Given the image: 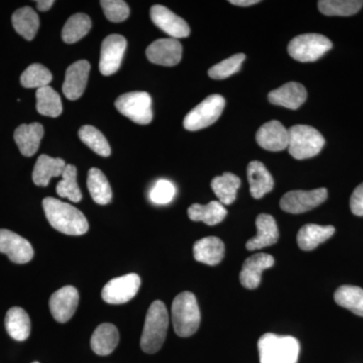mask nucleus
<instances>
[{"mask_svg":"<svg viewBox=\"0 0 363 363\" xmlns=\"http://www.w3.org/2000/svg\"><path fill=\"white\" fill-rule=\"evenodd\" d=\"M33 363H40V362H33Z\"/></svg>","mask_w":363,"mask_h":363,"instance_id":"45","label":"nucleus"},{"mask_svg":"<svg viewBox=\"0 0 363 363\" xmlns=\"http://www.w3.org/2000/svg\"><path fill=\"white\" fill-rule=\"evenodd\" d=\"M231 4L238 6H250L259 4V0H230Z\"/></svg>","mask_w":363,"mask_h":363,"instance_id":"44","label":"nucleus"},{"mask_svg":"<svg viewBox=\"0 0 363 363\" xmlns=\"http://www.w3.org/2000/svg\"><path fill=\"white\" fill-rule=\"evenodd\" d=\"M140 286L138 274H128L112 279L102 290V298L108 304L119 305L130 302L135 298Z\"/></svg>","mask_w":363,"mask_h":363,"instance_id":"10","label":"nucleus"},{"mask_svg":"<svg viewBox=\"0 0 363 363\" xmlns=\"http://www.w3.org/2000/svg\"><path fill=\"white\" fill-rule=\"evenodd\" d=\"M150 18L152 23L161 28L162 32L168 33L172 39L187 38L190 35V26L185 20L169 11L166 6H154L150 9Z\"/></svg>","mask_w":363,"mask_h":363,"instance_id":"14","label":"nucleus"},{"mask_svg":"<svg viewBox=\"0 0 363 363\" xmlns=\"http://www.w3.org/2000/svg\"><path fill=\"white\" fill-rule=\"evenodd\" d=\"M193 253L197 262L208 266H217L224 259L225 245L220 238L209 236L196 241Z\"/></svg>","mask_w":363,"mask_h":363,"instance_id":"22","label":"nucleus"},{"mask_svg":"<svg viewBox=\"0 0 363 363\" xmlns=\"http://www.w3.org/2000/svg\"><path fill=\"white\" fill-rule=\"evenodd\" d=\"M260 363H297L300 343L292 336L266 333L257 342Z\"/></svg>","mask_w":363,"mask_h":363,"instance_id":"3","label":"nucleus"},{"mask_svg":"<svg viewBox=\"0 0 363 363\" xmlns=\"http://www.w3.org/2000/svg\"><path fill=\"white\" fill-rule=\"evenodd\" d=\"M327 189L320 188L311 191L294 190L281 197L279 206L291 214H301L310 211L326 201Z\"/></svg>","mask_w":363,"mask_h":363,"instance_id":"9","label":"nucleus"},{"mask_svg":"<svg viewBox=\"0 0 363 363\" xmlns=\"http://www.w3.org/2000/svg\"><path fill=\"white\" fill-rule=\"evenodd\" d=\"M274 264V259L267 253H257L245 260L240 274L241 285L248 290H253L259 286L264 271Z\"/></svg>","mask_w":363,"mask_h":363,"instance_id":"16","label":"nucleus"},{"mask_svg":"<svg viewBox=\"0 0 363 363\" xmlns=\"http://www.w3.org/2000/svg\"><path fill=\"white\" fill-rule=\"evenodd\" d=\"M79 305L77 289L72 286H63L50 298V310L54 319L60 323H66L75 314Z\"/></svg>","mask_w":363,"mask_h":363,"instance_id":"13","label":"nucleus"},{"mask_svg":"<svg viewBox=\"0 0 363 363\" xmlns=\"http://www.w3.org/2000/svg\"><path fill=\"white\" fill-rule=\"evenodd\" d=\"M91 20L87 14L76 13L72 16L62 30V39L66 44H74L83 39L89 33Z\"/></svg>","mask_w":363,"mask_h":363,"instance_id":"33","label":"nucleus"},{"mask_svg":"<svg viewBox=\"0 0 363 363\" xmlns=\"http://www.w3.org/2000/svg\"><path fill=\"white\" fill-rule=\"evenodd\" d=\"M188 215L191 220L202 221L207 225L213 226L224 220L227 210L220 202L211 201L207 205H191L188 209Z\"/></svg>","mask_w":363,"mask_h":363,"instance_id":"27","label":"nucleus"},{"mask_svg":"<svg viewBox=\"0 0 363 363\" xmlns=\"http://www.w3.org/2000/svg\"><path fill=\"white\" fill-rule=\"evenodd\" d=\"M37 111L40 114L49 117H58L63 111L61 97L50 86L37 90Z\"/></svg>","mask_w":363,"mask_h":363,"instance_id":"34","label":"nucleus"},{"mask_svg":"<svg viewBox=\"0 0 363 363\" xmlns=\"http://www.w3.org/2000/svg\"><path fill=\"white\" fill-rule=\"evenodd\" d=\"M79 138L90 147L93 152L101 157H109L111 154V145L101 131L92 125H84L79 130Z\"/></svg>","mask_w":363,"mask_h":363,"instance_id":"37","label":"nucleus"},{"mask_svg":"<svg viewBox=\"0 0 363 363\" xmlns=\"http://www.w3.org/2000/svg\"><path fill=\"white\" fill-rule=\"evenodd\" d=\"M54 4V0H40L37 1V7L40 11H48Z\"/></svg>","mask_w":363,"mask_h":363,"instance_id":"43","label":"nucleus"},{"mask_svg":"<svg viewBox=\"0 0 363 363\" xmlns=\"http://www.w3.org/2000/svg\"><path fill=\"white\" fill-rule=\"evenodd\" d=\"M363 6L362 0H320L318 9L328 16H350Z\"/></svg>","mask_w":363,"mask_h":363,"instance_id":"35","label":"nucleus"},{"mask_svg":"<svg viewBox=\"0 0 363 363\" xmlns=\"http://www.w3.org/2000/svg\"><path fill=\"white\" fill-rule=\"evenodd\" d=\"M89 72L90 64L86 60L75 62L67 69L63 92L69 100L74 101L82 96L87 86Z\"/></svg>","mask_w":363,"mask_h":363,"instance_id":"17","label":"nucleus"},{"mask_svg":"<svg viewBox=\"0 0 363 363\" xmlns=\"http://www.w3.org/2000/svg\"><path fill=\"white\" fill-rule=\"evenodd\" d=\"M119 342V332L111 323L99 325L91 337V348L98 355H108L113 352Z\"/></svg>","mask_w":363,"mask_h":363,"instance_id":"25","label":"nucleus"},{"mask_svg":"<svg viewBox=\"0 0 363 363\" xmlns=\"http://www.w3.org/2000/svg\"><path fill=\"white\" fill-rule=\"evenodd\" d=\"M257 143L269 152H281L288 149L289 130L278 121H269L257 130Z\"/></svg>","mask_w":363,"mask_h":363,"instance_id":"18","label":"nucleus"},{"mask_svg":"<svg viewBox=\"0 0 363 363\" xmlns=\"http://www.w3.org/2000/svg\"><path fill=\"white\" fill-rule=\"evenodd\" d=\"M6 328L14 340L25 341L30 334V316L20 307L11 308L6 313Z\"/></svg>","mask_w":363,"mask_h":363,"instance_id":"29","label":"nucleus"},{"mask_svg":"<svg viewBox=\"0 0 363 363\" xmlns=\"http://www.w3.org/2000/svg\"><path fill=\"white\" fill-rule=\"evenodd\" d=\"M225 104V99L221 95H210L185 116L184 128L187 130L196 131L212 125L218 121Z\"/></svg>","mask_w":363,"mask_h":363,"instance_id":"7","label":"nucleus"},{"mask_svg":"<svg viewBox=\"0 0 363 363\" xmlns=\"http://www.w3.org/2000/svg\"><path fill=\"white\" fill-rule=\"evenodd\" d=\"M181 43L176 39H161L155 40L147 47V57L152 63L157 65L172 67L178 65L182 59Z\"/></svg>","mask_w":363,"mask_h":363,"instance_id":"15","label":"nucleus"},{"mask_svg":"<svg viewBox=\"0 0 363 363\" xmlns=\"http://www.w3.org/2000/svg\"><path fill=\"white\" fill-rule=\"evenodd\" d=\"M176 195V188L168 180H159L150 192V201L157 205L169 204Z\"/></svg>","mask_w":363,"mask_h":363,"instance_id":"41","label":"nucleus"},{"mask_svg":"<svg viewBox=\"0 0 363 363\" xmlns=\"http://www.w3.org/2000/svg\"><path fill=\"white\" fill-rule=\"evenodd\" d=\"M117 111L128 117L133 123L147 125L152 121V97L147 92L125 93L117 98L116 101Z\"/></svg>","mask_w":363,"mask_h":363,"instance_id":"8","label":"nucleus"},{"mask_svg":"<svg viewBox=\"0 0 363 363\" xmlns=\"http://www.w3.org/2000/svg\"><path fill=\"white\" fill-rule=\"evenodd\" d=\"M334 300L340 307L363 317V290L357 286H341L334 294Z\"/></svg>","mask_w":363,"mask_h":363,"instance_id":"32","label":"nucleus"},{"mask_svg":"<svg viewBox=\"0 0 363 363\" xmlns=\"http://www.w3.org/2000/svg\"><path fill=\"white\" fill-rule=\"evenodd\" d=\"M307 96L304 86L297 82H289L269 92V100L272 104L296 111L304 104Z\"/></svg>","mask_w":363,"mask_h":363,"instance_id":"19","label":"nucleus"},{"mask_svg":"<svg viewBox=\"0 0 363 363\" xmlns=\"http://www.w3.org/2000/svg\"><path fill=\"white\" fill-rule=\"evenodd\" d=\"M174 330L180 337H190L197 332L201 322L199 306L194 294H179L172 305Z\"/></svg>","mask_w":363,"mask_h":363,"instance_id":"4","label":"nucleus"},{"mask_svg":"<svg viewBox=\"0 0 363 363\" xmlns=\"http://www.w3.org/2000/svg\"><path fill=\"white\" fill-rule=\"evenodd\" d=\"M169 313L162 301L150 306L140 338V346L145 353L154 354L161 350L169 328Z\"/></svg>","mask_w":363,"mask_h":363,"instance_id":"2","label":"nucleus"},{"mask_svg":"<svg viewBox=\"0 0 363 363\" xmlns=\"http://www.w3.org/2000/svg\"><path fill=\"white\" fill-rule=\"evenodd\" d=\"M247 180L250 194L255 199H260L271 192L274 186V178L266 166L259 161H252L247 166Z\"/></svg>","mask_w":363,"mask_h":363,"instance_id":"23","label":"nucleus"},{"mask_svg":"<svg viewBox=\"0 0 363 363\" xmlns=\"http://www.w3.org/2000/svg\"><path fill=\"white\" fill-rule=\"evenodd\" d=\"M126 45L128 42L123 35H111L105 38L102 42L99 62V70L102 75L111 76L118 71Z\"/></svg>","mask_w":363,"mask_h":363,"instance_id":"11","label":"nucleus"},{"mask_svg":"<svg viewBox=\"0 0 363 363\" xmlns=\"http://www.w3.org/2000/svg\"><path fill=\"white\" fill-rule=\"evenodd\" d=\"M241 181L233 173H224L215 177L211 182V188L222 205H231L236 199V193L240 187Z\"/></svg>","mask_w":363,"mask_h":363,"instance_id":"30","label":"nucleus"},{"mask_svg":"<svg viewBox=\"0 0 363 363\" xmlns=\"http://www.w3.org/2000/svg\"><path fill=\"white\" fill-rule=\"evenodd\" d=\"M0 252L18 264L30 262L35 255L32 245L26 238L7 229H0Z\"/></svg>","mask_w":363,"mask_h":363,"instance_id":"12","label":"nucleus"},{"mask_svg":"<svg viewBox=\"0 0 363 363\" xmlns=\"http://www.w3.org/2000/svg\"><path fill=\"white\" fill-rule=\"evenodd\" d=\"M52 73L49 69L40 64H33L26 69V71L21 74V86L25 88H40L49 86L52 82Z\"/></svg>","mask_w":363,"mask_h":363,"instance_id":"38","label":"nucleus"},{"mask_svg":"<svg viewBox=\"0 0 363 363\" xmlns=\"http://www.w3.org/2000/svg\"><path fill=\"white\" fill-rule=\"evenodd\" d=\"M245 60V54H236L230 58L223 60L220 63L211 67L208 71V75L215 80H223L230 77L240 70L241 65Z\"/></svg>","mask_w":363,"mask_h":363,"instance_id":"39","label":"nucleus"},{"mask_svg":"<svg viewBox=\"0 0 363 363\" xmlns=\"http://www.w3.org/2000/svg\"><path fill=\"white\" fill-rule=\"evenodd\" d=\"M66 162L59 157H51L47 155H42L35 162L33 172V183L40 187L49 185L50 181L54 177L63 175L66 169Z\"/></svg>","mask_w":363,"mask_h":363,"instance_id":"24","label":"nucleus"},{"mask_svg":"<svg viewBox=\"0 0 363 363\" xmlns=\"http://www.w3.org/2000/svg\"><path fill=\"white\" fill-rule=\"evenodd\" d=\"M43 208L48 221L60 233L67 235H83L89 229L84 214L68 203L47 197L43 200Z\"/></svg>","mask_w":363,"mask_h":363,"instance_id":"1","label":"nucleus"},{"mask_svg":"<svg viewBox=\"0 0 363 363\" xmlns=\"http://www.w3.org/2000/svg\"><path fill=\"white\" fill-rule=\"evenodd\" d=\"M257 233L247 242V250H257L271 247L279 240V229L274 217L269 214H259L257 221Z\"/></svg>","mask_w":363,"mask_h":363,"instance_id":"20","label":"nucleus"},{"mask_svg":"<svg viewBox=\"0 0 363 363\" xmlns=\"http://www.w3.org/2000/svg\"><path fill=\"white\" fill-rule=\"evenodd\" d=\"M13 136L21 154L28 157H33L39 150L40 140L44 136V128L38 123L21 124L14 131Z\"/></svg>","mask_w":363,"mask_h":363,"instance_id":"21","label":"nucleus"},{"mask_svg":"<svg viewBox=\"0 0 363 363\" xmlns=\"http://www.w3.org/2000/svg\"><path fill=\"white\" fill-rule=\"evenodd\" d=\"M87 186L91 197L99 205H107L112 200V190L106 176L99 169L88 172Z\"/></svg>","mask_w":363,"mask_h":363,"instance_id":"31","label":"nucleus"},{"mask_svg":"<svg viewBox=\"0 0 363 363\" xmlns=\"http://www.w3.org/2000/svg\"><path fill=\"white\" fill-rule=\"evenodd\" d=\"M324 145L323 135L312 126L298 124L289 130V154L296 160L317 156Z\"/></svg>","mask_w":363,"mask_h":363,"instance_id":"5","label":"nucleus"},{"mask_svg":"<svg viewBox=\"0 0 363 363\" xmlns=\"http://www.w3.org/2000/svg\"><path fill=\"white\" fill-rule=\"evenodd\" d=\"M11 21L18 35L28 40L35 39L40 28V18L32 7L25 6L18 9L13 13Z\"/></svg>","mask_w":363,"mask_h":363,"instance_id":"28","label":"nucleus"},{"mask_svg":"<svg viewBox=\"0 0 363 363\" xmlns=\"http://www.w3.org/2000/svg\"><path fill=\"white\" fill-rule=\"evenodd\" d=\"M63 179L57 185V194L62 198H68L74 203L82 200V193L77 184V169L73 164H67L64 171Z\"/></svg>","mask_w":363,"mask_h":363,"instance_id":"36","label":"nucleus"},{"mask_svg":"<svg viewBox=\"0 0 363 363\" xmlns=\"http://www.w3.org/2000/svg\"><path fill=\"white\" fill-rule=\"evenodd\" d=\"M350 209L357 216H363V183L360 184L351 195Z\"/></svg>","mask_w":363,"mask_h":363,"instance_id":"42","label":"nucleus"},{"mask_svg":"<svg viewBox=\"0 0 363 363\" xmlns=\"http://www.w3.org/2000/svg\"><path fill=\"white\" fill-rule=\"evenodd\" d=\"M335 233L333 226H322L317 224H307L298 230L297 242L298 247L305 252H311L318 245L328 240Z\"/></svg>","mask_w":363,"mask_h":363,"instance_id":"26","label":"nucleus"},{"mask_svg":"<svg viewBox=\"0 0 363 363\" xmlns=\"http://www.w3.org/2000/svg\"><path fill=\"white\" fill-rule=\"evenodd\" d=\"M100 4L107 20L112 23H121L130 16V7L123 0H102Z\"/></svg>","mask_w":363,"mask_h":363,"instance_id":"40","label":"nucleus"},{"mask_svg":"<svg viewBox=\"0 0 363 363\" xmlns=\"http://www.w3.org/2000/svg\"><path fill=\"white\" fill-rule=\"evenodd\" d=\"M332 43L328 38L319 33H305L297 35L288 45L289 55L296 61L308 63L315 62L323 57L332 49Z\"/></svg>","mask_w":363,"mask_h":363,"instance_id":"6","label":"nucleus"}]
</instances>
